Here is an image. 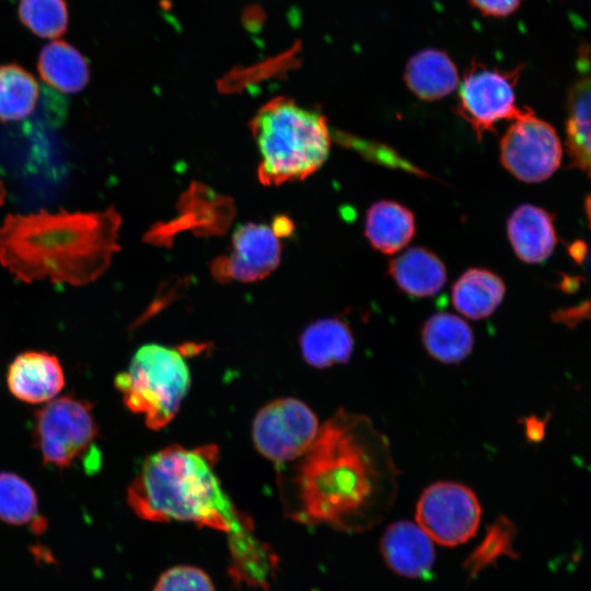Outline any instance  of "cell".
<instances>
[{
    "label": "cell",
    "mask_w": 591,
    "mask_h": 591,
    "mask_svg": "<svg viewBox=\"0 0 591 591\" xmlns=\"http://www.w3.org/2000/svg\"><path fill=\"white\" fill-rule=\"evenodd\" d=\"M277 467L283 507L302 523L364 529L382 518L397 493L387 437L368 417L344 409L321 424L301 456Z\"/></svg>",
    "instance_id": "6da1fadb"
},
{
    "label": "cell",
    "mask_w": 591,
    "mask_h": 591,
    "mask_svg": "<svg viewBox=\"0 0 591 591\" xmlns=\"http://www.w3.org/2000/svg\"><path fill=\"white\" fill-rule=\"evenodd\" d=\"M120 227L113 206L9 213L0 224V264L22 282L86 286L108 270L120 250Z\"/></svg>",
    "instance_id": "7a4b0ae2"
},
{
    "label": "cell",
    "mask_w": 591,
    "mask_h": 591,
    "mask_svg": "<svg viewBox=\"0 0 591 591\" xmlns=\"http://www.w3.org/2000/svg\"><path fill=\"white\" fill-rule=\"evenodd\" d=\"M218 448L167 445L146 457L127 489V502L152 522L188 521L229 534L252 533L250 519L234 506L216 473Z\"/></svg>",
    "instance_id": "3957f363"
},
{
    "label": "cell",
    "mask_w": 591,
    "mask_h": 591,
    "mask_svg": "<svg viewBox=\"0 0 591 591\" xmlns=\"http://www.w3.org/2000/svg\"><path fill=\"white\" fill-rule=\"evenodd\" d=\"M265 185L304 179L326 161L331 135L326 119L293 100L279 96L263 105L250 124Z\"/></svg>",
    "instance_id": "277c9868"
},
{
    "label": "cell",
    "mask_w": 591,
    "mask_h": 591,
    "mask_svg": "<svg viewBox=\"0 0 591 591\" xmlns=\"http://www.w3.org/2000/svg\"><path fill=\"white\" fill-rule=\"evenodd\" d=\"M126 407L142 415L149 429L159 430L178 413L190 386L188 364L179 349L147 344L115 378Z\"/></svg>",
    "instance_id": "5b68a950"
},
{
    "label": "cell",
    "mask_w": 591,
    "mask_h": 591,
    "mask_svg": "<svg viewBox=\"0 0 591 591\" xmlns=\"http://www.w3.org/2000/svg\"><path fill=\"white\" fill-rule=\"evenodd\" d=\"M99 429L93 405L72 395L53 398L35 413L34 442L43 463L67 468L90 457Z\"/></svg>",
    "instance_id": "8992f818"
},
{
    "label": "cell",
    "mask_w": 591,
    "mask_h": 591,
    "mask_svg": "<svg viewBox=\"0 0 591 591\" xmlns=\"http://www.w3.org/2000/svg\"><path fill=\"white\" fill-rule=\"evenodd\" d=\"M321 424L301 399L281 397L263 406L254 417L252 438L257 451L277 465L301 456L317 436Z\"/></svg>",
    "instance_id": "52a82bcc"
},
{
    "label": "cell",
    "mask_w": 591,
    "mask_h": 591,
    "mask_svg": "<svg viewBox=\"0 0 591 591\" xmlns=\"http://www.w3.org/2000/svg\"><path fill=\"white\" fill-rule=\"evenodd\" d=\"M522 66L511 70L489 68L473 61L460 84L456 113L466 120L478 140L495 125L514 119L523 108L515 104V85Z\"/></svg>",
    "instance_id": "ba28073f"
},
{
    "label": "cell",
    "mask_w": 591,
    "mask_h": 591,
    "mask_svg": "<svg viewBox=\"0 0 591 591\" xmlns=\"http://www.w3.org/2000/svg\"><path fill=\"white\" fill-rule=\"evenodd\" d=\"M563 158L560 139L552 125L524 107L500 140V161L518 179L538 183L551 177Z\"/></svg>",
    "instance_id": "9c48e42d"
},
{
    "label": "cell",
    "mask_w": 591,
    "mask_h": 591,
    "mask_svg": "<svg viewBox=\"0 0 591 591\" xmlns=\"http://www.w3.org/2000/svg\"><path fill=\"white\" fill-rule=\"evenodd\" d=\"M482 509L476 495L466 486L439 482L427 487L416 508V520L424 532L439 544L455 546L473 537Z\"/></svg>",
    "instance_id": "30bf717a"
},
{
    "label": "cell",
    "mask_w": 591,
    "mask_h": 591,
    "mask_svg": "<svg viewBox=\"0 0 591 591\" xmlns=\"http://www.w3.org/2000/svg\"><path fill=\"white\" fill-rule=\"evenodd\" d=\"M279 227L246 223L232 239L229 256L215 265L217 276L242 282L260 280L276 269L280 260Z\"/></svg>",
    "instance_id": "8fae6325"
},
{
    "label": "cell",
    "mask_w": 591,
    "mask_h": 591,
    "mask_svg": "<svg viewBox=\"0 0 591 591\" xmlns=\"http://www.w3.org/2000/svg\"><path fill=\"white\" fill-rule=\"evenodd\" d=\"M7 384L11 394L28 404L48 402L65 386L59 359L47 351H24L10 363Z\"/></svg>",
    "instance_id": "7c38bea8"
},
{
    "label": "cell",
    "mask_w": 591,
    "mask_h": 591,
    "mask_svg": "<svg viewBox=\"0 0 591 591\" xmlns=\"http://www.w3.org/2000/svg\"><path fill=\"white\" fill-rule=\"evenodd\" d=\"M431 538L409 521L391 524L381 540L382 555L391 569L408 578L424 577L434 561Z\"/></svg>",
    "instance_id": "4fadbf2b"
},
{
    "label": "cell",
    "mask_w": 591,
    "mask_h": 591,
    "mask_svg": "<svg viewBox=\"0 0 591 591\" xmlns=\"http://www.w3.org/2000/svg\"><path fill=\"white\" fill-rule=\"evenodd\" d=\"M507 233L515 255L528 264L544 262L557 244L554 217L530 204L513 210L507 222Z\"/></svg>",
    "instance_id": "5bb4252c"
},
{
    "label": "cell",
    "mask_w": 591,
    "mask_h": 591,
    "mask_svg": "<svg viewBox=\"0 0 591 591\" xmlns=\"http://www.w3.org/2000/svg\"><path fill=\"white\" fill-rule=\"evenodd\" d=\"M404 80L407 88L422 101H437L450 95L460 83L452 59L442 50L428 48L409 58Z\"/></svg>",
    "instance_id": "9a60e30c"
},
{
    "label": "cell",
    "mask_w": 591,
    "mask_h": 591,
    "mask_svg": "<svg viewBox=\"0 0 591 591\" xmlns=\"http://www.w3.org/2000/svg\"><path fill=\"white\" fill-rule=\"evenodd\" d=\"M387 271L403 292L416 298L431 297L447 282L443 262L421 246L410 247L391 259Z\"/></svg>",
    "instance_id": "2e32d148"
},
{
    "label": "cell",
    "mask_w": 591,
    "mask_h": 591,
    "mask_svg": "<svg viewBox=\"0 0 591 591\" xmlns=\"http://www.w3.org/2000/svg\"><path fill=\"white\" fill-rule=\"evenodd\" d=\"M304 361L324 369L348 361L354 351V337L349 326L335 317L321 318L304 328L300 339Z\"/></svg>",
    "instance_id": "e0dca14e"
},
{
    "label": "cell",
    "mask_w": 591,
    "mask_h": 591,
    "mask_svg": "<svg viewBox=\"0 0 591 591\" xmlns=\"http://www.w3.org/2000/svg\"><path fill=\"white\" fill-rule=\"evenodd\" d=\"M416 231L414 213L393 200L376 201L368 209L364 234L372 247L392 255L402 251Z\"/></svg>",
    "instance_id": "ac0fdd59"
},
{
    "label": "cell",
    "mask_w": 591,
    "mask_h": 591,
    "mask_svg": "<svg viewBox=\"0 0 591 591\" xmlns=\"http://www.w3.org/2000/svg\"><path fill=\"white\" fill-rule=\"evenodd\" d=\"M36 66L40 78L62 93L81 92L90 81L88 59L65 40L55 39L45 45Z\"/></svg>",
    "instance_id": "d6986e66"
},
{
    "label": "cell",
    "mask_w": 591,
    "mask_h": 591,
    "mask_svg": "<svg viewBox=\"0 0 591 591\" xmlns=\"http://www.w3.org/2000/svg\"><path fill=\"white\" fill-rule=\"evenodd\" d=\"M505 292V282L497 274L485 268H470L454 282L451 298L461 314L480 320L497 310Z\"/></svg>",
    "instance_id": "ffe728a7"
},
{
    "label": "cell",
    "mask_w": 591,
    "mask_h": 591,
    "mask_svg": "<svg viewBox=\"0 0 591 591\" xmlns=\"http://www.w3.org/2000/svg\"><path fill=\"white\" fill-rule=\"evenodd\" d=\"M421 338L431 357L455 363L465 359L474 345L473 331L461 317L451 313H436L424 324Z\"/></svg>",
    "instance_id": "44dd1931"
},
{
    "label": "cell",
    "mask_w": 591,
    "mask_h": 591,
    "mask_svg": "<svg viewBox=\"0 0 591 591\" xmlns=\"http://www.w3.org/2000/svg\"><path fill=\"white\" fill-rule=\"evenodd\" d=\"M566 147L570 165L589 174L590 170V79L580 78L567 99Z\"/></svg>",
    "instance_id": "7402d4cb"
},
{
    "label": "cell",
    "mask_w": 591,
    "mask_h": 591,
    "mask_svg": "<svg viewBox=\"0 0 591 591\" xmlns=\"http://www.w3.org/2000/svg\"><path fill=\"white\" fill-rule=\"evenodd\" d=\"M39 84L22 66L10 62L0 65V121H19L35 109Z\"/></svg>",
    "instance_id": "603a6c76"
},
{
    "label": "cell",
    "mask_w": 591,
    "mask_h": 591,
    "mask_svg": "<svg viewBox=\"0 0 591 591\" xmlns=\"http://www.w3.org/2000/svg\"><path fill=\"white\" fill-rule=\"evenodd\" d=\"M0 520L13 525L30 524L38 533L46 529L34 489L14 473L0 472Z\"/></svg>",
    "instance_id": "cb8c5ba5"
},
{
    "label": "cell",
    "mask_w": 591,
    "mask_h": 591,
    "mask_svg": "<svg viewBox=\"0 0 591 591\" xmlns=\"http://www.w3.org/2000/svg\"><path fill=\"white\" fill-rule=\"evenodd\" d=\"M18 16L28 31L42 38L56 39L68 30L66 0H19Z\"/></svg>",
    "instance_id": "d4e9b609"
},
{
    "label": "cell",
    "mask_w": 591,
    "mask_h": 591,
    "mask_svg": "<svg viewBox=\"0 0 591 591\" xmlns=\"http://www.w3.org/2000/svg\"><path fill=\"white\" fill-rule=\"evenodd\" d=\"M513 536L514 525L512 522L506 517H499L488 526L483 542L467 559L470 570L476 573L500 555L513 556Z\"/></svg>",
    "instance_id": "484cf974"
},
{
    "label": "cell",
    "mask_w": 591,
    "mask_h": 591,
    "mask_svg": "<svg viewBox=\"0 0 591 591\" xmlns=\"http://www.w3.org/2000/svg\"><path fill=\"white\" fill-rule=\"evenodd\" d=\"M153 591H215L209 577L200 569L178 566L162 573Z\"/></svg>",
    "instance_id": "4316f807"
},
{
    "label": "cell",
    "mask_w": 591,
    "mask_h": 591,
    "mask_svg": "<svg viewBox=\"0 0 591 591\" xmlns=\"http://www.w3.org/2000/svg\"><path fill=\"white\" fill-rule=\"evenodd\" d=\"M468 2L484 15L503 18L512 14L522 0H468Z\"/></svg>",
    "instance_id": "83f0119b"
},
{
    "label": "cell",
    "mask_w": 591,
    "mask_h": 591,
    "mask_svg": "<svg viewBox=\"0 0 591 591\" xmlns=\"http://www.w3.org/2000/svg\"><path fill=\"white\" fill-rule=\"evenodd\" d=\"M589 316V302L579 305L558 310L554 315V321L565 324L569 327H575Z\"/></svg>",
    "instance_id": "f1b7e54d"
},
{
    "label": "cell",
    "mask_w": 591,
    "mask_h": 591,
    "mask_svg": "<svg viewBox=\"0 0 591 591\" xmlns=\"http://www.w3.org/2000/svg\"><path fill=\"white\" fill-rule=\"evenodd\" d=\"M525 432H526V437L531 441L541 440L545 433V421L536 417L528 418L525 420Z\"/></svg>",
    "instance_id": "f546056e"
},
{
    "label": "cell",
    "mask_w": 591,
    "mask_h": 591,
    "mask_svg": "<svg viewBox=\"0 0 591 591\" xmlns=\"http://www.w3.org/2000/svg\"><path fill=\"white\" fill-rule=\"evenodd\" d=\"M5 196H7V189H5L4 183L0 179V206L4 204Z\"/></svg>",
    "instance_id": "4dcf8cb0"
}]
</instances>
